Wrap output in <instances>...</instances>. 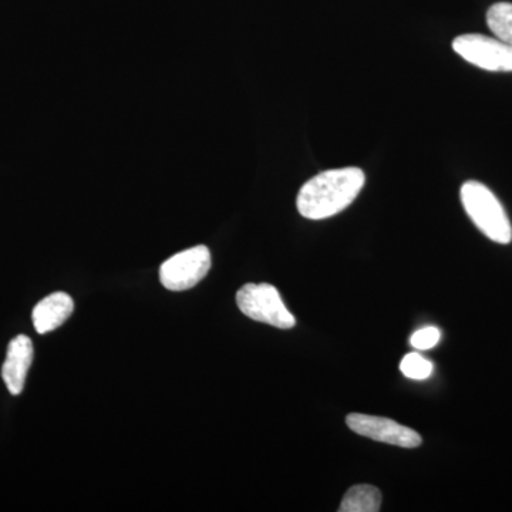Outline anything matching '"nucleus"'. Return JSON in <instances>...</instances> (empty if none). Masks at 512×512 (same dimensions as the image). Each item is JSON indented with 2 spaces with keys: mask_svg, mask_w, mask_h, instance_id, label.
Masks as SVG:
<instances>
[{
  "mask_svg": "<svg viewBox=\"0 0 512 512\" xmlns=\"http://www.w3.org/2000/svg\"><path fill=\"white\" fill-rule=\"evenodd\" d=\"M366 175L357 167L323 171L303 184L296 200L299 214L319 221L338 215L356 200L363 190Z\"/></svg>",
  "mask_w": 512,
  "mask_h": 512,
  "instance_id": "nucleus-1",
  "label": "nucleus"
},
{
  "mask_svg": "<svg viewBox=\"0 0 512 512\" xmlns=\"http://www.w3.org/2000/svg\"><path fill=\"white\" fill-rule=\"evenodd\" d=\"M461 202L474 225L491 241L507 245L512 241L510 218L490 188L467 181L460 191Z\"/></svg>",
  "mask_w": 512,
  "mask_h": 512,
  "instance_id": "nucleus-2",
  "label": "nucleus"
},
{
  "mask_svg": "<svg viewBox=\"0 0 512 512\" xmlns=\"http://www.w3.org/2000/svg\"><path fill=\"white\" fill-rule=\"evenodd\" d=\"M237 305L245 316L278 329H292L295 316L286 308L278 289L269 284H247L237 293Z\"/></svg>",
  "mask_w": 512,
  "mask_h": 512,
  "instance_id": "nucleus-3",
  "label": "nucleus"
},
{
  "mask_svg": "<svg viewBox=\"0 0 512 512\" xmlns=\"http://www.w3.org/2000/svg\"><path fill=\"white\" fill-rule=\"evenodd\" d=\"M210 268V249L198 245L167 259L160 268V281L168 291H187L200 284Z\"/></svg>",
  "mask_w": 512,
  "mask_h": 512,
  "instance_id": "nucleus-4",
  "label": "nucleus"
},
{
  "mask_svg": "<svg viewBox=\"0 0 512 512\" xmlns=\"http://www.w3.org/2000/svg\"><path fill=\"white\" fill-rule=\"evenodd\" d=\"M453 50L466 62L488 72H512V46L497 37L461 35L454 39Z\"/></svg>",
  "mask_w": 512,
  "mask_h": 512,
  "instance_id": "nucleus-5",
  "label": "nucleus"
},
{
  "mask_svg": "<svg viewBox=\"0 0 512 512\" xmlns=\"http://www.w3.org/2000/svg\"><path fill=\"white\" fill-rule=\"evenodd\" d=\"M346 424L350 430L360 436L380 441V443L392 444V446L416 448L423 443V439L417 431L402 426L396 421L384 419V417L352 413L346 417Z\"/></svg>",
  "mask_w": 512,
  "mask_h": 512,
  "instance_id": "nucleus-6",
  "label": "nucleus"
},
{
  "mask_svg": "<svg viewBox=\"0 0 512 512\" xmlns=\"http://www.w3.org/2000/svg\"><path fill=\"white\" fill-rule=\"evenodd\" d=\"M33 362V343L28 336H16L9 343L6 360L2 367L3 382L13 396L25 389L26 376Z\"/></svg>",
  "mask_w": 512,
  "mask_h": 512,
  "instance_id": "nucleus-7",
  "label": "nucleus"
},
{
  "mask_svg": "<svg viewBox=\"0 0 512 512\" xmlns=\"http://www.w3.org/2000/svg\"><path fill=\"white\" fill-rule=\"evenodd\" d=\"M74 302L72 296L64 292H55L42 299L33 309V325L37 333L46 335L60 328L72 316Z\"/></svg>",
  "mask_w": 512,
  "mask_h": 512,
  "instance_id": "nucleus-8",
  "label": "nucleus"
},
{
  "mask_svg": "<svg viewBox=\"0 0 512 512\" xmlns=\"http://www.w3.org/2000/svg\"><path fill=\"white\" fill-rule=\"evenodd\" d=\"M382 505V493L379 488L369 484L355 485L350 488L340 504V512H377Z\"/></svg>",
  "mask_w": 512,
  "mask_h": 512,
  "instance_id": "nucleus-9",
  "label": "nucleus"
},
{
  "mask_svg": "<svg viewBox=\"0 0 512 512\" xmlns=\"http://www.w3.org/2000/svg\"><path fill=\"white\" fill-rule=\"evenodd\" d=\"M487 25L501 42L512 46V3L498 2L487 12Z\"/></svg>",
  "mask_w": 512,
  "mask_h": 512,
  "instance_id": "nucleus-10",
  "label": "nucleus"
},
{
  "mask_svg": "<svg viewBox=\"0 0 512 512\" xmlns=\"http://www.w3.org/2000/svg\"><path fill=\"white\" fill-rule=\"evenodd\" d=\"M400 370L409 379L426 380L433 373V365L419 353H409V355L403 357Z\"/></svg>",
  "mask_w": 512,
  "mask_h": 512,
  "instance_id": "nucleus-11",
  "label": "nucleus"
},
{
  "mask_svg": "<svg viewBox=\"0 0 512 512\" xmlns=\"http://www.w3.org/2000/svg\"><path fill=\"white\" fill-rule=\"evenodd\" d=\"M440 338V330L434 328V326H429V328L417 330L410 339V343H412L413 348L427 350L434 348L440 342Z\"/></svg>",
  "mask_w": 512,
  "mask_h": 512,
  "instance_id": "nucleus-12",
  "label": "nucleus"
}]
</instances>
